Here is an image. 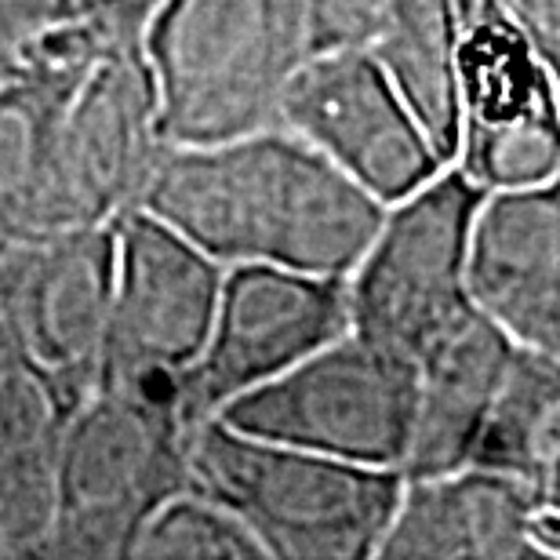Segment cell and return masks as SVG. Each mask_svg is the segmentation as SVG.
Segmentation results:
<instances>
[{
    "label": "cell",
    "instance_id": "cell-1",
    "mask_svg": "<svg viewBox=\"0 0 560 560\" xmlns=\"http://www.w3.org/2000/svg\"><path fill=\"white\" fill-rule=\"evenodd\" d=\"M139 208L222 266L262 262L342 280L386 211L284 125L167 142Z\"/></svg>",
    "mask_w": 560,
    "mask_h": 560
},
{
    "label": "cell",
    "instance_id": "cell-2",
    "mask_svg": "<svg viewBox=\"0 0 560 560\" xmlns=\"http://www.w3.org/2000/svg\"><path fill=\"white\" fill-rule=\"evenodd\" d=\"M164 142L194 145L277 125L310 55L302 0H161L139 37Z\"/></svg>",
    "mask_w": 560,
    "mask_h": 560
},
{
    "label": "cell",
    "instance_id": "cell-3",
    "mask_svg": "<svg viewBox=\"0 0 560 560\" xmlns=\"http://www.w3.org/2000/svg\"><path fill=\"white\" fill-rule=\"evenodd\" d=\"M189 485L219 499L266 560H368L394 521L405 477L237 433L219 419L189 430Z\"/></svg>",
    "mask_w": 560,
    "mask_h": 560
},
{
    "label": "cell",
    "instance_id": "cell-4",
    "mask_svg": "<svg viewBox=\"0 0 560 560\" xmlns=\"http://www.w3.org/2000/svg\"><path fill=\"white\" fill-rule=\"evenodd\" d=\"M189 430L175 400L95 386L55 436L51 513L37 553L128 557L150 510L189 485Z\"/></svg>",
    "mask_w": 560,
    "mask_h": 560
},
{
    "label": "cell",
    "instance_id": "cell-5",
    "mask_svg": "<svg viewBox=\"0 0 560 560\" xmlns=\"http://www.w3.org/2000/svg\"><path fill=\"white\" fill-rule=\"evenodd\" d=\"M215 419L273 444L400 474L416 422V361L350 328L270 383L233 397Z\"/></svg>",
    "mask_w": 560,
    "mask_h": 560
},
{
    "label": "cell",
    "instance_id": "cell-6",
    "mask_svg": "<svg viewBox=\"0 0 560 560\" xmlns=\"http://www.w3.org/2000/svg\"><path fill=\"white\" fill-rule=\"evenodd\" d=\"M222 273L226 266L153 211L136 205L117 215L98 386L164 397L186 411V378L205 353Z\"/></svg>",
    "mask_w": 560,
    "mask_h": 560
},
{
    "label": "cell",
    "instance_id": "cell-7",
    "mask_svg": "<svg viewBox=\"0 0 560 560\" xmlns=\"http://www.w3.org/2000/svg\"><path fill=\"white\" fill-rule=\"evenodd\" d=\"M458 145L452 164L485 189L560 178L557 62L499 0H455Z\"/></svg>",
    "mask_w": 560,
    "mask_h": 560
},
{
    "label": "cell",
    "instance_id": "cell-8",
    "mask_svg": "<svg viewBox=\"0 0 560 560\" xmlns=\"http://www.w3.org/2000/svg\"><path fill=\"white\" fill-rule=\"evenodd\" d=\"M114 222L0 237V339L66 419L98 386Z\"/></svg>",
    "mask_w": 560,
    "mask_h": 560
},
{
    "label": "cell",
    "instance_id": "cell-9",
    "mask_svg": "<svg viewBox=\"0 0 560 560\" xmlns=\"http://www.w3.org/2000/svg\"><path fill=\"white\" fill-rule=\"evenodd\" d=\"M485 197L474 178L444 164L408 197L386 205L364 255L346 277L350 328L416 353L466 302L469 222Z\"/></svg>",
    "mask_w": 560,
    "mask_h": 560
},
{
    "label": "cell",
    "instance_id": "cell-10",
    "mask_svg": "<svg viewBox=\"0 0 560 560\" xmlns=\"http://www.w3.org/2000/svg\"><path fill=\"white\" fill-rule=\"evenodd\" d=\"M277 125L378 205L408 197L447 164L368 48L306 55L284 84Z\"/></svg>",
    "mask_w": 560,
    "mask_h": 560
},
{
    "label": "cell",
    "instance_id": "cell-11",
    "mask_svg": "<svg viewBox=\"0 0 560 560\" xmlns=\"http://www.w3.org/2000/svg\"><path fill=\"white\" fill-rule=\"evenodd\" d=\"M346 331L350 299L342 277L262 262L226 266L205 353L186 378L189 419H215L233 397L270 383Z\"/></svg>",
    "mask_w": 560,
    "mask_h": 560
},
{
    "label": "cell",
    "instance_id": "cell-12",
    "mask_svg": "<svg viewBox=\"0 0 560 560\" xmlns=\"http://www.w3.org/2000/svg\"><path fill=\"white\" fill-rule=\"evenodd\" d=\"M378 560H542L557 557V499L528 480L458 466L405 480Z\"/></svg>",
    "mask_w": 560,
    "mask_h": 560
},
{
    "label": "cell",
    "instance_id": "cell-13",
    "mask_svg": "<svg viewBox=\"0 0 560 560\" xmlns=\"http://www.w3.org/2000/svg\"><path fill=\"white\" fill-rule=\"evenodd\" d=\"M463 284L469 306L517 346L560 357V178L480 197Z\"/></svg>",
    "mask_w": 560,
    "mask_h": 560
},
{
    "label": "cell",
    "instance_id": "cell-14",
    "mask_svg": "<svg viewBox=\"0 0 560 560\" xmlns=\"http://www.w3.org/2000/svg\"><path fill=\"white\" fill-rule=\"evenodd\" d=\"M517 342L466 306L416 353V422L400 477H436L469 463Z\"/></svg>",
    "mask_w": 560,
    "mask_h": 560
},
{
    "label": "cell",
    "instance_id": "cell-15",
    "mask_svg": "<svg viewBox=\"0 0 560 560\" xmlns=\"http://www.w3.org/2000/svg\"><path fill=\"white\" fill-rule=\"evenodd\" d=\"M455 37V0H389L368 40V55L383 66L447 164L458 145Z\"/></svg>",
    "mask_w": 560,
    "mask_h": 560
},
{
    "label": "cell",
    "instance_id": "cell-16",
    "mask_svg": "<svg viewBox=\"0 0 560 560\" xmlns=\"http://www.w3.org/2000/svg\"><path fill=\"white\" fill-rule=\"evenodd\" d=\"M466 466L528 480L557 499L560 357L517 346Z\"/></svg>",
    "mask_w": 560,
    "mask_h": 560
},
{
    "label": "cell",
    "instance_id": "cell-17",
    "mask_svg": "<svg viewBox=\"0 0 560 560\" xmlns=\"http://www.w3.org/2000/svg\"><path fill=\"white\" fill-rule=\"evenodd\" d=\"M128 557L142 560H252L262 557L248 528L219 499L186 485L139 524Z\"/></svg>",
    "mask_w": 560,
    "mask_h": 560
},
{
    "label": "cell",
    "instance_id": "cell-18",
    "mask_svg": "<svg viewBox=\"0 0 560 560\" xmlns=\"http://www.w3.org/2000/svg\"><path fill=\"white\" fill-rule=\"evenodd\" d=\"M302 4H306V40L313 55L368 48L389 0H302Z\"/></svg>",
    "mask_w": 560,
    "mask_h": 560
},
{
    "label": "cell",
    "instance_id": "cell-19",
    "mask_svg": "<svg viewBox=\"0 0 560 560\" xmlns=\"http://www.w3.org/2000/svg\"><path fill=\"white\" fill-rule=\"evenodd\" d=\"M156 4H161V0H51L40 15L81 19V22H92L98 30L114 33L120 40H139L145 19H150V11Z\"/></svg>",
    "mask_w": 560,
    "mask_h": 560
},
{
    "label": "cell",
    "instance_id": "cell-20",
    "mask_svg": "<svg viewBox=\"0 0 560 560\" xmlns=\"http://www.w3.org/2000/svg\"><path fill=\"white\" fill-rule=\"evenodd\" d=\"M51 0H0V19H22L30 26Z\"/></svg>",
    "mask_w": 560,
    "mask_h": 560
}]
</instances>
